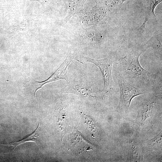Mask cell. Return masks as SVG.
<instances>
[{"label": "cell", "instance_id": "obj_2", "mask_svg": "<svg viewBox=\"0 0 162 162\" xmlns=\"http://www.w3.org/2000/svg\"><path fill=\"white\" fill-rule=\"evenodd\" d=\"M117 78L120 89V100L118 107L119 111H128L134 97L148 93V90L131 85L121 74L118 75Z\"/></svg>", "mask_w": 162, "mask_h": 162}, {"label": "cell", "instance_id": "obj_1", "mask_svg": "<svg viewBox=\"0 0 162 162\" xmlns=\"http://www.w3.org/2000/svg\"><path fill=\"white\" fill-rule=\"evenodd\" d=\"M143 53L138 47L125 57L116 55L115 62L123 75L150 86L151 74L142 67L139 61V57Z\"/></svg>", "mask_w": 162, "mask_h": 162}, {"label": "cell", "instance_id": "obj_7", "mask_svg": "<svg viewBox=\"0 0 162 162\" xmlns=\"http://www.w3.org/2000/svg\"><path fill=\"white\" fill-rule=\"evenodd\" d=\"M162 0H147L145 10V21L138 29L139 31L143 33L146 30L147 23L150 20L156 21V15L154 12L155 9L158 5L161 3Z\"/></svg>", "mask_w": 162, "mask_h": 162}, {"label": "cell", "instance_id": "obj_4", "mask_svg": "<svg viewBox=\"0 0 162 162\" xmlns=\"http://www.w3.org/2000/svg\"><path fill=\"white\" fill-rule=\"evenodd\" d=\"M75 56L76 54L72 53L71 50L69 51L68 55L64 62L50 77L43 82H39L38 81H35L36 85L35 87V89L34 90V96L35 101L36 93L45 84L60 80H64L67 82H69L67 75V69Z\"/></svg>", "mask_w": 162, "mask_h": 162}, {"label": "cell", "instance_id": "obj_11", "mask_svg": "<svg viewBox=\"0 0 162 162\" xmlns=\"http://www.w3.org/2000/svg\"><path fill=\"white\" fill-rule=\"evenodd\" d=\"M127 0H107L106 2V10L109 13L113 14L120 10L123 4Z\"/></svg>", "mask_w": 162, "mask_h": 162}, {"label": "cell", "instance_id": "obj_6", "mask_svg": "<svg viewBox=\"0 0 162 162\" xmlns=\"http://www.w3.org/2000/svg\"><path fill=\"white\" fill-rule=\"evenodd\" d=\"M143 53L150 48L154 49L156 55L161 59L162 53V34L161 31H156L145 44L138 46Z\"/></svg>", "mask_w": 162, "mask_h": 162}, {"label": "cell", "instance_id": "obj_3", "mask_svg": "<svg viewBox=\"0 0 162 162\" xmlns=\"http://www.w3.org/2000/svg\"><path fill=\"white\" fill-rule=\"evenodd\" d=\"M116 55V52H115L111 53L107 58L100 60L83 57L85 61L92 63L100 70L104 83L102 90L104 93L109 92L114 88V83L112 77V72Z\"/></svg>", "mask_w": 162, "mask_h": 162}, {"label": "cell", "instance_id": "obj_10", "mask_svg": "<svg viewBox=\"0 0 162 162\" xmlns=\"http://www.w3.org/2000/svg\"><path fill=\"white\" fill-rule=\"evenodd\" d=\"M150 86L152 91L157 94L162 93V72L159 71L154 74H151Z\"/></svg>", "mask_w": 162, "mask_h": 162}, {"label": "cell", "instance_id": "obj_12", "mask_svg": "<svg viewBox=\"0 0 162 162\" xmlns=\"http://www.w3.org/2000/svg\"><path fill=\"white\" fill-rule=\"evenodd\" d=\"M39 124L40 120H39V124L37 128L35 129V131L31 134L28 137L25 138L24 139L19 141H17L12 143L9 144L8 145L13 146L14 147L13 150H14L17 146L22 145V144L26 142L32 141L36 143V142H37V141H36V138L37 137L36 136L35 133L38 129Z\"/></svg>", "mask_w": 162, "mask_h": 162}, {"label": "cell", "instance_id": "obj_9", "mask_svg": "<svg viewBox=\"0 0 162 162\" xmlns=\"http://www.w3.org/2000/svg\"><path fill=\"white\" fill-rule=\"evenodd\" d=\"M80 134L78 132L72 134L70 138L71 146L77 150H89L91 147H89L87 142Z\"/></svg>", "mask_w": 162, "mask_h": 162}, {"label": "cell", "instance_id": "obj_5", "mask_svg": "<svg viewBox=\"0 0 162 162\" xmlns=\"http://www.w3.org/2000/svg\"><path fill=\"white\" fill-rule=\"evenodd\" d=\"M61 92L74 94L84 98H97L104 93L103 91L96 89L83 84H69L62 89Z\"/></svg>", "mask_w": 162, "mask_h": 162}, {"label": "cell", "instance_id": "obj_8", "mask_svg": "<svg viewBox=\"0 0 162 162\" xmlns=\"http://www.w3.org/2000/svg\"><path fill=\"white\" fill-rule=\"evenodd\" d=\"M87 0H64L67 10L69 11L66 18V21H69L72 17L75 15L83 13V6Z\"/></svg>", "mask_w": 162, "mask_h": 162}]
</instances>
